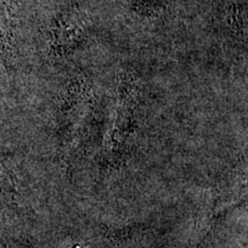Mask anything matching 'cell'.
<instances>
[{"instance_id":"obj_1","label":"cell","mask_w":248,"mask_h":248,"mask_svg":"<svg viewBox=\"0 0 248 248\" xmlns=\"http://www.w3.org/2000/svg\"><path fill=\"white\" fill-rule=\"evenodd\" d=\"M89 30V16L77 6L68 7L59 18L54 29L53 45L64 54L78 47Z\"/></svg>"},{"instance_id":"obj_2","label":"cell","mask_w":248,"mask_h":248,"mask_svg":"<svg viewBox=\"0 0 248 248\" xmlns=\"http://www.w3.org/2000/svg\"><path fill=\"white\" fill-rule=\"evenodd\" d=\"M126 1L141 14L152 15L160 8L159 0H126Z\"/></svg>"}]
</instances>
